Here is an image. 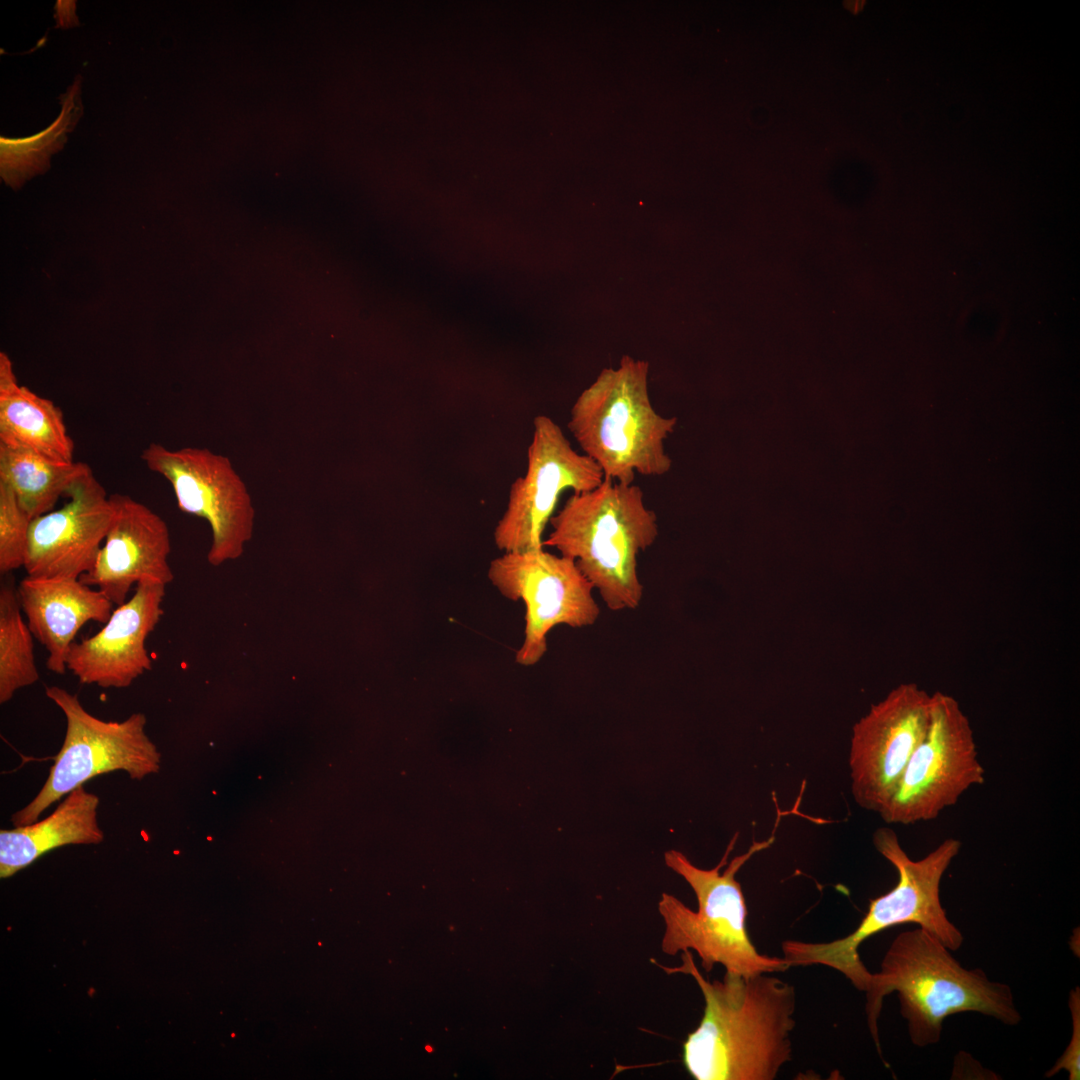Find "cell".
Segmentation results:
<instances>
[{"label":"cell","instance_id":"cell-8","mask_svg":"<svg viewBox=\"0 0 1080 1080\" xmlns=\"http://www.w3.org/2000/svg\"><path fill=\"white\" fill-rule=\"evenodd\" d=\"M984 779L968 717L954 697L937 691L927 731L878 814L888 824L933 820Z\"/></svg>","mask_w":1080,"mask_h":1080},{"label":"cell","instance_id":"cell-24","mask_svg":"<svg viewBox=\"0 0 1080 1080\" xmlns=\"http://www.w3.org/2000/svg\"><path fill=\"white\" fill-rule=\"evenodd\" d=\"M75 7L74 1H57L55 6V17L58 27L69 28L79 25L78 18L75 14Z\"/></svg>","mask_w":1080,"mask_h":1080},{"label":"cell","instance_id":"cell-16","mask_svg":"<svg viewBox=\"0 0 1080 1080\" xmlns=\"http://www.w3.org/2000/svg\"><path fill=\"white\" fill-rule=\"evenodd\" d=\"M17 595L29 629L48 651L46 667L56 674L67 671V653L79 630L89 621L105 624L114 605L76 578L26 576Z\"/></svg>","mask_w":1080,"mask_h":1080},{"label":"cell","instance_id":"cell-19","mask_svg":"<svg viewBox=\"0 0 1080 1080\" xmlns=\"http://www.w3.org/2000/svg\"><path fill=\"white\" fill-rule=\"evenodd\" d=\"M90 469L84 462H60L0 444V482L10 487L31 520L52 511Z\"/></svg>","mask_w":1080,"mask_h":1080},{"label":"cell","instance_id":"cell-22","mask_svg":"<svg viewBox=\"0 0 1080 1080\" xmlns=\"http://www.w3.org/2000/svg\"><path fill=\"white\" fill-rule=\"evenodd\" d=\"M31 519L8 485L0 482V573L24 567Z\"/></svg>","mask_w":1080,"mask_h":1080},{"label":"cell","instance_id":"cell-21","mask_svg":"<svg viewBox=\"0 0 1080 1080\" xmlns=\"http://www.w3.org/2000/svg\"><path fill=\"white\" fill-rule=\"evenodd\" d=\"M33 634L24 621L17 586L2 582L0 587V703L15 692L39 680L33 650Z\"/></svg>","mask_w":1080,"mask_h":1080},{"label":"cell","instance_id":"cell-23","mask_svg":"<svg viewBox=\"0 0 1080 1080\" xmlns=\"http://www.w3.org/2000/svg\"><path fill=\"white\" fill-rule=\"evenodd\" d=\"M1069 1009L1072 1017V1036L1062 1056L1046 1073L1045 1077L1055 1076L1059 1071L1066 1070L1069 1080H1078L1080 1077V989L1075 987L1070 991Z\"/></svg>","mask_w":1080,"mask_h":1080},{"label":"cell","instance_id":"cell-4","mask_svg":"<svg viewBox=\"0 0 1080 1080\" xmlns=\"http://www.w3.org/2000/svg\"><path fill=\"white\" fill-rule=\"evenodd\" d=\"M873 844L895 867L898 873L895 887L870 899L868 911L857 928L843 938L819 943L785 940L782 953L790 967L827 966L843 974L856 989L866 992L872 973L860 959L859 948L865 940L887 928L913 923L950 951L962 946L964 937L948 919L940 899L942 877L960 851V840L947 838L919 860L907 855L890 828H878L873 834Z\"/></svg>","mask_w":1080,"mask_h":1080},{"label":"cell","instance_id":"cell-2","mask_svg":"<svg viewBox=\"0 0 1080 1080\" xmlns=\"http://www.w3.org/2000/svg\"><path fill=\"white\" fill-rule=\"evenodd\" d=\"M892 992L917 1047L937 1044L944 1020L953 1014L976 1012L1009 1026L1021 1021L1009 985L990 980L980 968H964L920 927L894 938L865 992L867 1024L880 1055L878 1019L884 998Z\"/></svg>","mask_w":1080,"mask_h":1080},{"label":"cell","instance_id":"cell-14","mask_svg":"<svg viewBox=\"0 0 1080 1080\" xmlns=\"http://www.w3.org/2000/svg\"><path fill=\"white\" fill-rule=\"evenodd\" d=\"M113 517L92 569L79 580L96 587L114 605L127 601L134 584L168 585L174 578L168 563L170 534L165 520L128 495H110Z\"/></svg>","mask_w":1080,"mask_h":1080},{"label":"cell","instance_id":"cell-1","mask_svg":"<svg viewBox=\"0 0 1080 1080\" xmlns=\"http://www.w3.org/2000/svg\"><path fill=\"white\" fill-rule=\"evenodd\" d=\"M682 965L666 971L693 977L704 999L697 1028L683 1043L682 1059L696 1080H773L792 1058L794 986L768 973H726L708 981L689 950Z\"/></svg>","mask_w":1080,"mask_h":1080},{"label":"cell","instance_id":"cell-18","mask_svg":"<svg viewBox=\"0 0 1080 1080\" xmlns=\"http://www.w3.org/2000/svg\"><path fill=\"white\" fill-rule=\"evenodd\" d=\"M0 444L72 462L74 441L62 410L20 386L8 356L0 353Z\"/></svg>","mask_w":1080,"mask_h":1080},{"label":"cell","instance_id":"cell-7","mask_svg":"<svg viewBox=\"0 0 1080 1080\" xmlns=\"http://www.w3.org/2000/svg\"><path fill=\"white\" fill-rule=\"evenodd\" d=\"M46 696L63 712L66 733L49 776L35 798L11 817L14 827L32 824L52 803L98 775L125 771L142 780L160 769L161 754L145 733L146 716L137 712L123 721L90 714L77 695L48 686Z\"/></svg>","mask_w":1080,"mask_h":1080},{"label":"cell","instance_id":"cell-3","mask_svg":"<svg viewBox=\"0 0 1080 1080\" xmlns=\"http://www.w3.org/2000/svg\"><path fill=\"white\" fill-rule=\"evenodd\" d=\"M543 547L572 559L608 609H635L643 597L637 572L640 552L659 534L655 512L640 486L604 478L596 488L573 492L550 519Z\"/></svg>","mask_w":1080,"mask_h":1080},{"label":"cell","instance_id":"cell-5","mask_svg":"<svg viewBox=\"0 0 1080 1080\" xmlns=\"http://www.w3.org/2000/svg\"><path fill=\"white\" fill-rule=\"evenodd\" d=\"M737 838L738 833L729 842L720 862L711 869L694 865L680 851L665 852V864L689 884L698 908L694 911L675 896L661 894L658 902V912L664 921L661 950L669 956L693 950L706 972L717 964L724 966L726 973L744 977L784 972L790 966L783 957L761 954L752 943L747 930L745 898L735 878L754 854L773 843L775 836L753 842L747 852L734 857L721 872Z\"/></svg>","mask_w":1080,"mask_h":1080},{"label":"cell","instance_id":"cell-10","mask_svg":"<svg viewBox=\"0 0 1080 1080\" xmlns=\"http://www.w3.org/2000/svg\"><path fill=\"white\" fill-rule=\"evenodd\" d=\"M171 485L178 508L205 519L212 531L207 559L220 565L238 558L253 533L255 511L246 485L228 457L207 448L171 450L150 443L140 455Z\"/></svg>","mask_w":1080,"mask_h":1080},{"label":"cell","instance_id":"cell-20","mask_svg":"<svg viewBox=\"0 0 1080 1080\" xmlns=\"http://www.w3.org/2000/svg\"><path fill=\"white\" fill-rule=\"evenodd\" d=\"M60 104L57 119L40 133L18 139L0 138L1 177L10 187L17 189L31 177L45 173L51 155L62 149L83 112L80 76L60 97Z\"/></svg>","mask_w":1080,"mask_h":1080},{"label":"cell","instance_id":"cell-17","mask_svg":"<svg viewBox=\"0 0 1080 1080\" xmlns=\"http://www.w3.org/2000/svg\"><path fill=\"white\" fill-rule=\"evenodd\" d=\"M99 798L80 786L48 817L0 831V876L7 878L46 852L71 844H99L104 833L97 822Z\"/></svg>","mask_w":1080,"mask_h":1080},{"label":"cell","instance_id":"cell-15","mask_svg":"<svg viewBox=\"0 0 1080 1080\" xmlns=\"http://www.w3.org/2000/svg\"><path fill=\"white\" fill-rule=\"evenodd\" d=\"M165 588L152 581L138 583L133 596L113 610L101 630L71 644L67 670L82 684L119 689L150 671L145 642L163 614Z\"/></svg>","mask_w":1080,"mask_h":1080},{"label":"cell","instance_id":"cell-12","mask_svg":"<svg viewBox=\"0 0 1080 1080\" xmlns=\"http://www.w3.org/2000/svg\"><path fill=\"white\" fill-rule=\"evenodd\" d=\"M930 710L931 694L902 683L854 724L848 765L861 808L879 813L887 802L927 731Z\"/></svg>","mask_w":1080,"mask_h":1080},{"label":"cell","instance_id":"cell-9","mask_svg":"<svg viewBox=\"0 0 1080 1080\" xmlns=\"http://www.w3.org/2000/svg\"><path fill=\"white\" fill-rule=\"evenodd\" d=\"M488 578L503 596L525 605L524 640L516 653L523 666L545 655L547 634L555 626L587 627L600 615L594 588L575 562L544 548L505 552L490 563Z\"/></svg>","mask_w":1080,"mask_h":1080},{"label":"cell","instance_id":"cell-6","mask_svg":"<svg viewBox=\"0 0 1080 1080\" xmlns=\"http://www.w3.org/2000/svg\"><path fill=\"white\" fill-rule=\"evenodd\" d=\"M649 364L623 356L617 368H604L578 396L567 427L604 478L633 484L636 473L662 476L672 460L665 440L677 417L654 409L648 392Z\"/></svg>","mask_w":1080,"mask_h":1080},{"label":"cell","instance_id":"cell-13","mask_svg":"<svg viewBox=\"0 0 1080 1080\" xmlns=\"http://www.w3.org/2000/svg\"><path fill=\"white\" fill-rule=\"evenodd\" d=\"M66 497L61 508L31 521L27 576L79 579L95 564L113 517L110 495L90 469Z\"/></svg>","mask_w":1080,"mask_h":1080},{"label":"cell","instance_id":"cell-11","mask_svg":"<svg viewBox=\"0 0 1080 1080\" xmlns=\"http://www.w3.org/2000/svg\"><path fill=\"white\" fill-rule=\"evenodd\" d=\"M603 479L600 467L573 449L553 419L536 416L527 470L510 486L506 510L494 531L496 546L504 553L543 549V532L562 492L589 491Z\"/></svg>","mask_w":1080,"mask_h":1080}]
</instances>
